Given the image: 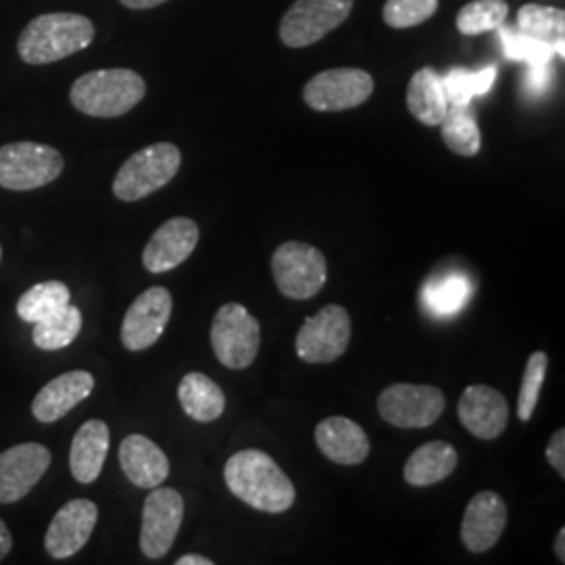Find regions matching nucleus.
Masks as SVG:
<instances>
[{"instance_id": "obj_1", "label": "nucleus", "mask_w": 565, "mask_h": 565, "mask_svg": "<svg viewBox=\"0 0 565 565\" xmlns=\"http://www.w3.org/2000/svg\"><path fill=\"white\" fill-rule=\"evenodd\" d=\"M228 490L249 507L266 513H282L296 501V488L281 467L263 450L247 448L224 465Z\"/></svg>"}, {"instance_id": "obj_2", "label": "nucleus", "mask_w": 565, "mask_h": 565, "mask_svg": "<svg viewBox=\"0 0 565 565\" xmlns=\"http://www.w3.org/2000/svg\"><path fill=\"white\" fill-rule=\"evenodd\" d=\"M95 23L78 13H46L30 21L18 41V53L28 65H46L88 49Z\"/></svg>"}, {"instance_id": "obj_3", "label": "nucleus", "mask_w": 565, "mask_h": 565, "mask_svg": "<svg viewBox=\"0 0 565 565\" xmlns=\"http://www.w3.org/2000/svg\"><path fill=\"white\" fill-rule=\"evenodd\" d=\"M145 93L142 76L126 67H114L81 76L70 90V102L90 118H120L142 102Z\"/></svg>"}, {"instance_id": "obj_4", "label": "nucleus", "mask_w": 565, "mask_h": 565, "mask_svg": "<svg viewBox=\"0 0 565 565\" xmlns=\"http://www.w3.org/2000/svg\"><path fill=\"white\" fill-rule=\"evenodd\" d=\"M182 156L172 142L149 145L130 156L116 174L114 195L120 202H139L163 189L181 170Z\"/></svg>"}, {"instance_id": "obj_5", "label": "nucleus", "mask_w": 565, "mask_h": 565, "mask_svg": "<svg viewBox=\"0 0 565 565\" xmlns=\"http://www.w3.org/2000/svg\"><path fill=\"white\" fill-rule=\"evenodd\" d=\"M63 156L55 147L21 141L0 147V186L9 191H34L57 181Z\"/></svg>"}, {"instance_id": "obj_6", "label": "nucleus", "mask_w": 565, "mask_h": 565, "mask_svg": "<svg viewBox=\"0 0 565 565\" xmlns=\"http://www.w3.org/2000/svg\"><path fill=\"white\" fill-rule=\"evenodd\" d=\"M273 277L282 296L291 300L315 298L327 281L323 252L302 242H287L273 254Z\"/></svg>"}, {"instance_id": "obj_7", "label": "nucleus", "mask_w": 565, "mask_h": 565, "mask_svg": "<svg viewBox=\"0 0 565 565\" xmlns=\"http://www.w3.org/2000/svg\"><path fill=\"white\" fill-rule=\"evenodd\" d=\"M212 348L224 366L247 369L260 350V323L242 303H226L212 323Z\"/></svg>"}, {"instance_id": "obj_8", "label": "nucleus", "mask_w": 565, "mask_h": 565, "mask_svg": "<svg viewBox=\"0 0 565 565\" xmlns=\"http://www.w3.org/2000/svg\"><path fill=\"white\" fill-rule=\"evenodd\" d=\"M354 0H296L281 21V41L289 49H303L323 41L350 18Z\"/></svg>"}, {"instance_id": "obj_9", "label": "nucleus", "mask_w": 565, "mask_h": 565, "mask_svg": "<svg viewBox=\"0 0 565 565\" xmlns=\"http://www.w3.org/2000/svg\"><path fill=\"white\" fill-rule=\"evenodd\" d=\"M352 321L345 308L329 303L315 317L306 319L296 340L303 363H333L348 350Z\"/></svg>"}, {"instance_id": "obj_10", "label": "nucleus", "mask_w": 565, "mask_h": 565, "mask_svg": "<svg viewBox=\"0 0 565 565\" xmlns=\"http://www.w3.org/2000/svg\"><path fill=\"white\" fill-rule=\"evenodd\" d=\"M445 394L434 385H390L377 401L380 415L385 422L406 429L436 424L445 413Z\"/></svg>"}, {"instance_id": "obj_11", "label": "nucleus", "mask_w": 565, "mask_h": 565, "mask_svg": "<svg viewBox=\"0 0 565 565\" xmlns=\"http://www.w3.org/2000/svg\"><path fill=\"white\" fill-rule=\"evenodd\" d=\"M373 76L356 67H338L317 74L303 86V102L317 111L354 109L373 95Z\"/></svg>"}, {"instance_id": "obj_12", "label": "nucleus", "mask_w": 565, "mask_h": 565, "mask_svg": "<svg viewBox=\"0 0 565 565\" xmlns=\"http://www.w3.org/2000/svg\"><path fill=\"white\" fill-rule=\"evenodd\" d=\"M184 515L181 492L151 488L142 507L141 551L149 559H162L174 545Z\"/></svg>"}, {"instance_id": "obj_13", "label": "nucleus", "mask_w": 565, "mask_h": 565, "mask_svg": "<svg viewBox=\"0 0 565 565\" xmlns=\"http://www.w3.org/2000/svg\"><path fill=\"white\" fill-rule=\"evenodd\" d=\"M172 315V296L166 287H149L130 303L121 323V343L130 352L151 348L162 338Z\"/></svg>"}, {"instance_id": "obj_14", "label": "nucleus", "mask_w": 565, "mask_h": 565, "mask_svg": "<svg viewBox=\"0 0 565 565\" xmlns=\"http://www.w3.org/2000/svg\"><path fill=\"white\" fill-rule=\"evenodd\" d=\"M51 450L39 443L11 446L0 452V505H13L34 490L51 467Z\"/></svg>"}, {"instance_id": "obj_15", "label": "nucleus", "mask_w": 565, "mask_h": 565, "mask_svg": "<svg viewBox=\"0 0 565 565\" xmlns=\"http://www.w3.org/2000/svg\"><path fill=\"white\" fill-rule=\"evenodd\" d=\"M99 520V509L88 499H74L61 507L44 536V548L55 559L81 553Z\"/></svg>"}, {"instance_id": "obj_16", "label": "nucleus", "mask_w": 565, "mask_h": 565, "mask_svg": "<svg viewBox=\"0 0 565 565\" xmlns=\"http://www.w3.org/2000/svg\"><path fill=\"white\" fill-rule=\"evenodd\" d=\"M200 226L191 218H170L163 223L142 252V264L149 273L162 275L181 266L198 247Z\"/></svg>"}, {"instance_id": "obj_17", "label": "nucleus", "mask_w": 565, "mask_h": 565, "mask_svg": "<svg viewBox=\"0 0 565 565\" xmlns=\"http://www.w3.org/2000/svg\"><path fill=\"white\" fill-rule=\"evenodd\" d=\"M459 419L480 440H494L507 429L505 396L490 385H469L459 401Z\"/></svg>"}, {"instance_id": "obj_18", "label": "nucleus", "mask_w": 565, "mask_h": 565, "mask_svg": "<svg viewBox=\"0 0 565 565\" xmlns=\"http://www.w3.org/2000/svg\"><path fill=\"white\" fill-rule=\"evenodd\" d=\"M507 525V505L501 494L486 490L476 494L463 515L461 539L471 553H484L499 543Z\"/></svg>"}, {"instance_id": "obj_19", "label": "nucleus", "mask_w": 565, "mask_h": 565, "mask_svg": "<svg viewBox=\"0 0 565 565\" xmlns=\"http://www.w3.org/2000/svg\"><path fill=\"white\" fill-rule=\"evenodd\" d=\"M95 387V377L86 371H70L42 387L32 403V415L41 424H55L72 408L84 403Z\"/></svg>"}, {"instance_id": "obj_20", "label": "nucleus", "mask_w": 565, "mask_h": 565, "mask_svg": "<svg viewBox=\"0 0 565 565\" xmlns=\"http://www.w3.org/2000/svg\"><path fill=\"white\" fill-rule=\"evenodd\" d=\"M120 465L132 484L147 490L162 486L170 473V461L162 448L141 434H132L121 443Z\"/></svg>"}, {"instance_id": "obj_21", "label": "nucleus", "mask_w": 565, "mask_h": 565, "mask_svg": "<svg viewBox=\"0 0 565 565\" xmlns=\"http://www.w3.org/2000/svg\"><path fill=\"white\" fill-rule=\"evenodd\" d=\"M317 445L333 463L359 465L369 457V438L363 427L345 417H329L317 425Z\"/></svg>"}, {"instance_id": "obj_22", "label": "nucleus", "mask_w": 565, "mask_h": 565, "mask_svg": "<svg viewBox=\"0 0 565 565\" xmlns=\"http://www.w3.org/2000/svg\"><path fill=\"white\" fill-rule=\"evenodd\" d=\"M109 450V427L99 419L82 425L72 440L70 467L81 484H93L102 476Z\"/></svg>"}, {"instance_id": "obj_23", "label": "nucleus", "mask_w": 565, "mask_h": 565, "mask_svg": "<svg viewBox=\"0 0 565 565\" xmlns=\"http://www.w3.org/2000/svg\"><path fill=\"white\" fill-rule=\"evenodd\" d=\"M459 463V455L448 443H427L417 448L404 465V480L411 486L438 484L446 480Z\"/></svg>"}, {"instance_id": "obj_24", "label": "nucleus", "mask_w": 565, "mask_h": 565, "mask_svg": "<svg viewBox=\"0 0 565 565\" xmlns=\"http://www.w3.org/2000/svg\"><path fill=\"white\" fill-rule=\"evenodd\" d=\"M182 411L200 424H212L224 413L226 398L221 385L203 373H189L179 385Z\"/></svg>"}, {"instance_id": "obj_25", "label": "nucleus", "mask_w": 565, "mask_h": 565, "mask_svg": "<svg viewBox=\"0 0 565 565\" xmlns=\"http://www.w3.org/2000/svg\"><path fill=\"white\" fill-rule=\"evenodd\" d=\"M406 105L411 114L425 126H440L448 109V102L443 88V78L431 67L419 70L411 78L406 90Z\"/></svg>"}, {"instance_id": "obj_26", "label": "nucleus", "mask_w": 565, "mask_h": 565, "mask_svg": "<svg viewBox=\"0 0 565 565\" xmlns=\"http://www.w3.org/2000/svg\"><path fill=\"white\" fill-rule=\"evenodd\" d=\"M473 296V285L461 273H448L425 282L422 302L434 317H452L463 310Z\"/></svg>"}, {"instance_id": "obj_27", "label": "nucleus", "mask_w": 565, "mask_h": 565, "mask_svg": "<svg viewBox=\"0 0 565 565\" xmlns=\"http://www.w3.org/2000/svg\"><path fill=\"white\" fill-rule=\"evenodd\" d=\"M82 329V312L67 303L57 312H53L51 317L42 319L39 323H34L32 329V340L34 345L46 350V352H55L61 348H67L70 343L78 338Z\"/></svg>"}, {"instance_id": "obj_28", "label": "nucleus", "mask_w": 565, "mask_h": 565, "mask_svg": "<svg viewBox=\"0 0 565 565\" xmlns=\"http://www.w3.org/2000/svg\"><path fill=\"white\" fill-rule=\"evenodd\" d=\"M440 126H443V139H445L446 147L452 153L463 156V158H473L480 151L482 137H480L478 121L469 111V107L448 105Z\"/></svg>"}, {"instance_id": "obj_29", "label": "nucleus", "mask_w": 565, "mask_h": 565, "mask_svg": "<svg viewBox=\"0 0 565 565\" xmlns=\"http://www.w3.org/2000/svg\"><path fill=\"white\" fill-rule=\"evenodd\" d=\"M70 289L61 281H44L30 287L18 302V317L23 323H39L70 303Z\"/></svg>"}, {"instance_id": "obj_30", "label": "nucleus", "mask_w": 565, "mask_h": 565, "mask_svg": "<svg viewBox=\"0 0 565 565\" xmlns=\"http://www.w3.org/2000/svg\"><path fill=\"white\" fill-rule=\"evenodd\" d=\"M494 78H497V70L492 65H488L480 72H469L463 67H455L443 78L446 102H448V105L469 107L473 97H482L492 88Z\"/></svg>"}, {"instance_id": "obj_31", "label": "nucleus", "mask_w": 565, "mask_h": 565, "mask_svg": "<svg viewBox=\"0 0 565 565\" xmlns=\"http://www.w3.org/2000/svg\"><path fill=\"white\" fill-rule=\"evenodd\" d=\"M520 30L546 44H557L564 41L565 13L564 9L555 7H541V4H524L518 13Z\"/></svg>"}, {"instance_id": "obj_32", "label": "nucleus", "mask_w": 565, "mask_h": 565, "mask_svg": "<svg viewBox=\"0 0 565 565\" xmlns=\"http://www.w3.org/2000/svg\"><path fill=\"white\" fill-rule=\"evenodd\" d=\"M509 15L505 0H471L457 15V28L465 36H478L503 25Z\"/></svg>"}, {"instance_id": "obj_33", "label": "nucleus", "mask_w": 565, "mask_h": 565, "mask_svg": "<svg viewBox=\"0 0 565 565\" xmlns=\"http://www.w3.org/2000/svg\"><path fill=\"white\" fill-rule=\"evenodd\" d=\"M499 36L505 46V55L509 60L524 61L527 65H541V63H551L555 57V46L546 44L543 41H536L527 36L524 32H515L513 28H503L499 25Z\"/></svg>"}, {"instance_id": "obj_34", "label": "nucleus", "mask_w": 565, "mask_h": 565, "mask_svg": "<svg viewBox=\"0 0 565 565\" xmlns=\"http://www.w3.org/2000/svg\"><path fill=\"white\" fill-rule=\"evenodd\" d=\"M546 366H548V359H546L545 352H534L527 359L522 390H520V401H518V417L522 422H530L536 411L541 387L545 382Z\"/></svg>"}, {"instance_id": "obj_35", "label": "nucleus", "mask_w": 565, "mask_h": 565, "mask_svg": "<svg viewBox=\"0 0 565 565\" xmlns=\"http://www.w3.org/2000/svg\"><path fill=\"white\" fill-rule=\"evenodd\" d=\"M438 11V0H387L384 21L390 28L406 30L429 20Z\"/></svg>"}, {"instance_id": "obj_36", "label": "nucleus", "mask_w": 565, "mask_h": 565, "mask_svg": "<svg viewBox=\"0 0 565 565\" xmlns=\"http://www.w3.org/2000/svg\"><path fill=\"white\" fill-rule=\"evenodd\" d=\"M553 81V70L551 63H541V65H530L527 76H525V93L539 97L543 95Z\"/></svg>"}, {"instance_id": "obj_37", "label": "nucleus", "mask_w": 565, "mask_h": 565, "mask_svg": "<svg viewBox=\"0 0 565 565\" xmlns=\"http://www.w3.org/2000/svg\"><path fill=\"white\" fill-rule=\"evenodd\" d=\"M546 459L553 465V469H557V473L565 478V429H557L548 446H546Z\"/></svg>"}, {"instance_id": "obj_38", "label": "nucleus", "mask_w": 565, "mask_h": 565, "mask_svg": "<svg viewBox=\"0 0 565 565\" xmlns=\"http://www.w3.org/2000/svg\"><path fill=\"white\" fill-rule=\"evenodd\" d=\"M11 548H13V536L7 524L0 520V562L11 553Z\"/></svg>"}, {"instance_id": "obj_39", "label": "nucleus", "mask_w": 565, "mask_h": 565, "mask_svg": "<svg viewBox=\"0 0 565 565\" xmlns=\"http://www.w3.org/2000/svg\"><path fill=\"white\" fill-rule=\"evenodd\" d=\"M121 4L126 9H135V11H145V9H153V7H160L168 0H120Z\"/></svg>"}, {"instance_id": "obj_40", "label": "nucleus", "mask_w": 565, "mask_h": 565, "mask_svg": "<svg viewBox=\"0 0 565 565\" xmlns=\"http://www.w3.org/2000/svg\"><path fill=\"white\" fill-rule=\"evenodd\" d=\"M214 562L202 557V555H184L181 559H177V565H212Z\"/></svg>"}, {"instance_id": "obj_41", "label": "nucleus", "mask_w": 565, "mask_h": 565, "mask_svg": "<svg viewBox=\"0 0 565 565\" xmlns=\"http://www.w3.org/2000/svg\"><path fill=\"white\" fill-rule=\"evenodd\" d=\"M555 555L559 557L562 564H565V527L559 530V534H557V539H555Z\"/></svg>"}, {"instance_id": "obj_42", "label": "nucleus", "mask_w": 565, "mask_h": 565, "mask_svg": "<svg viewBox=\"0 0 565 565\" xmlns=\"http://www.w3.org/2000/svg\"><path fill=\"white\" fill-rule=\"evenodd\" d=\"M0 258H2V249H0Z\"/></svg>"}]
</instances>
